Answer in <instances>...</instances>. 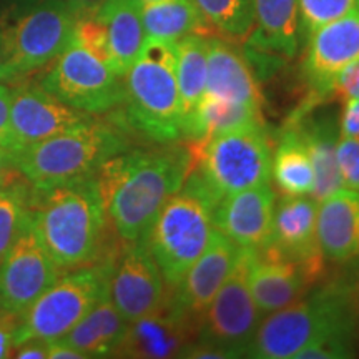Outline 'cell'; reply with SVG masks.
<instances>
[{
    "label": "cell",
    "instance_id": "cell-1",
    "mask_svg": "<svg viewBox=\"0 0 359 359\" xmlns=\"http://www.w3.org/2000/svg\"><path fill=\"white\" fill-rule=\"evenodd\" d=\"M193 170L190 145L125 150L97 172L109 223L123 243L147 240L160 210Z\"/></svg>",
    "mask_w": 359,
    "mask_h": 359
},
{
    "label": "cell",
    "instance_id": "cell-2",
    "mask_svg": "<svg viewBox=\"0 0 359 359\" xmlns=\"http://www.w3.org/2000/svg\"><path fill=\"white\" fill-rule=\"evenodd\" d=\"M32 226L60 269L105 262L109 217L97 175L50 190H34Z\"/></svg>",
    "mask_w": 359,
    "mask_h": 359
},
{
    "label": "cell",
    "instance_id": "cell-3",
    "mask_svg": "<svg viewBox=\"0 0 359 359\" xmlns=\"http://www.w3.org/2000/svg\"><path fill=\"white\" fill-rule=\"evenodd\" d=\"M356 311L349 291L325 286L290 306L266 314L246 348V358L294 359L308 344L325 339L354 343Z\"/></svg>",
    "mask_w": 359,
    "mask_h": 359
},
{
    "label": "cell",
    "instance_id": "cell-4",
    "mask_svg": "<svg viewBox=\"0 0 359 359\" xmlns=\"http://www.w3.org/2000/svg\"><path fill=\"white\" fill-rule=\"evenodd\" d=\"M125 122L156 143L183 138V110L177 82L175 43L145 40L123 75Z\"/></svg>",
    "mask_w": 359,
    "mask_h": 359
},
{
    "label": "cell",
    "instance_id": "cell-5",
    "mask_svg": "<svg viewBox=\"0 0 359 359\" xmlns=\"http://www.w3.org/2000/svg\"><path fill=\"white\" fill-rule=\"evenodd\" d=\"M116 127L92 118L17 151V170L34 190L43 191L97 175L111 156L127 150Z\"/></svg>",
    "mask_w": 359,
    "mask_h": 359
},
{
    "label": "cell",
    "instance_id": "cell-6",
    "mask_svg": "<svg viewBox=\"0 0 359 359\" xmlns=\"http://www.w3.org/2000/svg\"><path fill=\"white\" fill-rule=\"evenodd\" d=\"M218 200L203 178L191 170L183 187L160 210L147 245L168 290L175 288L208 245L215 230Z\"/></svg>",
    "mask_w": 359,
    "mask_h": 359
},
{
    "label": "cell",
    "instance_id": "cell-7",
    "mask_svg": "<svg viewBox=\"0 0 359 359\" xmlns=\"http://www.w3.org/2000/svg\"><path fill=\"white\" fill-rule=\"evenodd\" d=\"M85 8L79 0H35L0 22L12 77L52 64L74 39Z\"/></svg>",
    "mask_w": 359,
    "mask_h": 359
},
{
    "label": "cell",
    "instance_id": "cell-8",
    "mask_svg": "<svg viewBox=\"0 0 359 359\" xmlns=\"http://www.w3.org/2000/svg\"><path fill=\"white\" fill-rule=\"evenodd\" d=\"M193 170L218 201L246 188L268 183L273 150L263 123L238 128L205 142H190Z\"/></svg>",
    "mask_w": 359,
    "mask_h": 359
},
{
    "label": "cell",
    "instance_id": "cell-9",
    "mask_svg": "<svg viewBox=\"0 0 359 359\" xmlns=\"http://www.w3.org/2000/svg\"><path fill=\"white\" fill-rule=\"evenodd\" d=\"M111 259L72 268L22 313L17 344L27 339H62L90 309L109 294Z\"/></svg>",
    "mask_w": 359,
    "mask_h": 359
},
{
    "label": "cell",
    "instance_id": "cell-10",
    "mask_svg": "<svg viewBox=\"0 0 359 359\" xmlns=\"http://www.w3.org/2000/svg\"><path fill=\"white\" fill-rule=\"evenodd\" d=\"M251 253L253 250L241 251L231 273L196 323L195 341L223 349L230 358L245 356L264 318L248 286Z\"/></svg>",
    "mask_w": 359,
    "mask_h": 359
},
{
    "label": "cell",
    "instance_id": "cell-11",
    "mask_svg": "<svg viewBox=\"0 0 359 359\" xmlns=\"http://www.w3.org/2000/svg\"><path fill=\"white\" fill-rule=\"evenodd\" d=\"M42 87L67 105L92 115L114 110L123 100V79L75 42L53 60Z\"/></svg>",
    "mask_w": 359,
    "mask_h": 359
},
{
    "label": "cell",
    "instance_id": "cell-12",
    "mask_svg": "<svg viewBox=\"0 0 359 359\" xmlns=\"http://www.w3.org/2000/svg\"><path fill=\"white\" fill-rule=\"evenodd\" d=\"M111 259L109 296L128 323L167 308L168 291L147 240L125 243Z\"/></svg>",
    "mask_w": 359,
    "mask_h": 359
},
{
    "label": "cell",
    "instance_id": "cell-13",
    "mask_svg": "<svg viewBox=\"0 0 359 359\" xmlns=\"http://www.w3.org/2000/svg\"><path fill=\"white\" fill-rule=\"evenodd\" d=\"M60 271L40 243L30 219L0 262V308L22 314L50 288Z\"/></svg>",
    "mask_w": 359,
    "mask_h": 359
},
{
    "label": "cell",
    "instance_id": "cell-14",
    "mask_svg": "<svg viewBox=\"0 0 359 359\" xmlns=\"http://www.w3.org/2000/svg\"><path fill=\"white\" fill-rule=\"evenodd\" d=\"M243 248L215 228L200 258L188 268L175 288L170 290L167 308L195 326L213 296L231 273Z\"/></svg>",
    "mask_w": 359,
    "mask_h": 359
},
{
    "label": "cell",
    "instance_id": "cell-15",
    "mask_svg": "<svg viewBox=\"0 0 359 359\" xmlns=\"http://www.w3.org/2000/svg\"><path fill=\"white\" fill-rule=\"evenodd\" d=\"M359 60V2L343 17L320 27L306 40L303 75L316 97L333 92L334 80Z\"/></svg>",
    "mask_w": 359,
    "mask_h": 359
},
{
    "label": "cell",
    "instance_id": "cell-16",
    "mask_svg": "<svg viewBox=\"0 0 359 359\" xmlns=\"http://www.w3.org/2000/svg\"><path fill=\"white\" fill-rule=\"evenodd\" d=\"M95 118L92 114L67 105L42 85L12 92L8 145L15 154L22 148Z\"/></svg>",
    "mask_w": 359,
    "mask_h": 359
},
{
    "label": "cell",
    "instance_id": "cell-17",
    "mask_svg": "<svg viewBox=\"0 0 359 359\" xmlns=\"http://www.w3.org/2000/svg\"><path fill=\"white\" fill-rule=\"evenodd\" d=\"M276 195L271 185L246 188L223 196L215 208V228L243 250L266 248L273 235Z\"/></svg>",
    "mask_w": 359,
    "mask_h": 359
},
{
    "label": "cell",
    "instance_id": "cell-18",
    "mask_svg": "<svg viewBox=\"0 0 359 359\" xmlns=\"http://www.w3.org/2000/svg\"><path fill=\"white\" fill-rule=\"evenodd\" d=\"M321 273V269L283 258L269 250L253 251L248 286L259 311L266 316L303 298Z\"/></svg>",
    "mask_w": 359,
    "mask_h": 359
},
{
    "label": "cell",
    "instance_id": "cell-19",
    "mask_svg": "<svg viewBox=\"0 0 359 359\" xmlns=\"http://www.w3.org/2000/svg\"><path fill=\"white\" fill-rule=\"evenodd\" d=\"M316 213L318 201L311 195L283 196L275 206L271 241L263 250L323 271L325 258L316 240Z\"/></svg>",
    "mask_w": 359,
    "mask_h": 359
},
{
    "label": "cell",
    "instance_id": "cell-20",
    "mask_svg": "<svg viewBox=\"0 0 359 359\" xmlns=\"http://www.w3.org/2000/svg\"><path fill=\"white\" fill-rule=\"evenodd\" d=\"M196 330L190 321L168 308L128 323L127 333L115 356L163 359L180 358L195 341Z\"/></svg>",
    "mask_w": 359,
    "mask_h": 359
},
{
    "label": "cell",
    "instance_id": "cell-21",
    "mask_svg": "<svg viewBox=\"0 0 359 359\" xmlns=\"http://www.w3.org/2000/svg\"><path fill=\"white\" fill-rule=\"evenodd\" d=\"M316 240L327 262L348 263L359 257V193L341 188L318 201Z\"/></svg>",
    "mask_w": 359,
    "mask_h": 359
},
{
    "label": "cell",
    "instance_id": "cell-22",
    "mask_svg": "<svg viewBox=\"0 0 359 359\" xmlns=\"http://www.w3.org/2000/svg\"><path fill=\"white\" fill-rule=\"evenodd\" d=\"M205 93L243 103L262 111L263 97L248 60L223 39H208V75Z\"/></svg>",
    "mask_w": 359,
    "mask_h": 359
},
{
    "label": "cell",
    "instance_id": "cell-23",
    "mask_svg": "<svg viewBox=\"0 0 359 359\" xmlns=\"http://www.w3.org/2000/svg\"><path fill=\"white\" fill-rule=\"evenodd\" d=\"M291 125L302 135L309 156H311L314 170L313 198L321 201L344 188L339 175L338 160H336L339 128L333 116L311 115L304 118V115H296Z\"/></svg>",
    "mask_w": 359,
    "mask_h": 359
},
{
    "label": "cell",
    "instance_id": "cell-24",
    "mask_svg": "<svg viewBox=\"0 0 359 359\" xmlns=\"http://www.w3.org/2000/svg\"><path fill=\"white\" fill-rule=\"evenodd\" d=\"M255 24L248 45L266 55L291 58L298 52V0H253Z\"/></svg>",
    "mask_w": 359,
    "mask_h": 359
},
{
    "label": "cell",
    "instance_id": "cell-25",
    "mask_svg": "<svg viewBox=\"0 0 359 359\" xmlns=\"http://www.w3.org/2000/svg\"><path fill=\"white\" fill-rule=\"evenodd\" d=\"M97 15L105 24L115 74L123 79L147 40L142 6L137 0H103L97 6Z\"/></svg>",
    "mask_w": 359,
    "mask_h": 359
},
{
    "label": "cell",
    "instance_id": "cell-26",
    "mask_svg": "<svg viewBox=\"0 0 359 359\" xmlns=\"http://www.w3.org/2000/svg\"><path fill=\"white\" fill-rule=\"evenodd\" d=\"M127 327L128 321L107 294L62 339L87 358H109L115 356Z\"/></svg>",
    "mask_w": 359,
    "mask_h": 359
},
{
    "label": "cell",
    "instance_id": "cell-27",
    "mask_svg": "<svg viewBox=\"0 0 359 359\" xmlns=\"http://www.w3.org/2000/svg\"><path fill=\"white\" fill-rule=\"evenodd\" d=\"M257 123H263L259 110L203 93L198 105L183 123V137L190 142H205L218 135Z\"/></svg>",
    "mask_w": 359,
    "mask_h": 359
},
{
    "label": "cell",
    "instance_id": "cell-28",
    "mask_svg": "<svg viewBox=\"0 0 359 359\" xmlns=\"http://www.w3.org/2000/svg\"><path fill=\"white\" fill-rule=\"evenodd\" d=\"M271 177L286 196L311 195L314 170L302 135L293 125L285 128L271 160Z\"/></svg>",
    "mask_w": 359,
    "mask_h": 359
},
{
    "label": "cell",
    "instance_id": "cell-29",
    "mask_svg": "<svg viewBox=\"0 0 359 359\" xmlns=\"http://www.w3.org/2000/svg\"><path fill=\"white\" fill-rule=\"evenodd\" d=\"M142 22L148 40L177 43L188 34L210 29L193 0H165L142 6Z\"/></svg>",
    "mask_w": 359,
    "mask_h": 359
},
{
    "label": "cell",
    "instance_id": "cell-30",
    "mask_svg": "<svg viewBox=\"0 0 359 359\" xmlns=\"http://www.w3.org/2000/svg\"><path fill=\"white\" fill-rule=\"evenodd\" d=\"M177 82L182 100L183 123L198 105L206 88L208 75V39L201 34H188L175 43Z\"/></svg>",
    "mask_w": 359,
    "mask_h": 359
},
{
    "label": "cell",
    "instance_id": "cell-31",
    "mask_svg": "<svg viewBox=\"0 0 359 359\" xmlns=\"http://www.w3.org/2000/svg\"><path fill=\"white\" fill-rule=\"evenodd\" d=\"M208 27L224 37L243 40L255 24L253 0H193Z\"/></svg>",
    "mask_w": 359,
    "mask_h": 359
},
{
    "label": "cell",
    "instance_id": "cell-32",
    "mask_svg": "<svg viewBox=\"0 0 359 359\" xmlns=\"http://www.w3.org/2000/svg\"><path fill=\"white\" fill-rule=\"evenodd\" d=\"M25 188L11 183L0 187V262L32 219Z\"/></svg>",
    "mask_w": 359,
    "mask_h": 359
},
{
    "label": "cell",
    "instance_id": "cell-33",
    "mask_svg": "<svg viewBox=\"0 0 359 359\" xmlns=\"http://www.w3.org/2000/svg\"><path fill=\"white\" fill-rule=\"evenodd\" d=\"M359 0H298V30L304 42L313 32L353 11Z\"/></svg>",
    "mask_w": 359,
    "mask_h": 359
},
{
    "label": "cell",
    "instance_id": "cell-34",
    "mask_svg": "<svg viewBox=\"0 0 359 359\" xmlns=\"http://www.w3.org/2000/svg\"><path fill=\"white\" fill-rule=\"evenodd\" d=\"M72 42L79 43L80 47H83L85 50H88L90 53H93L97 58H100L103 64H107L111 70H114L109 35H107L105 24H103L100 17L97 15V7L85 8L82 12L77 24H75L74 39H72Z\"/></svg>",
    "mask_w": 359,
    "mask_h": 359
},
{
    "label": "cell",
    "instance_id": "cell-35",
    "mask_svg": "<svg viewBox=\"0 0 359 359\" xmlns=\"http://www.w3.org/2000/svg\"><path fill=\"white\" fill-rule=\"evenodd\" d=\"M336 160L343 187L359 193V138L339 135L336 145Z\"/></svg>",
    "mask_w": 359,
    "mask_h": 359
},
{
    "label": "cell",
    "instance_id": "cell-36",
    "mask_svg": "<svg viewBox=\"0 0 359 359\" xmlns=\"http://www.w3.org/2000/svg\"><path fill=\"white\" fill-rule=\"evenodd\" d=\"M22 314L0 308V359L11 358L20 330Z\"/></svg>",
    "mask_w": 359,
    "mask_h": 359
},
{
    "label": "cell",
    "instance_id": "cell-37",
    "mask_svg": "<svg viewBox=\"0 0 359 359\" xmlns=\"http://www.w3.org/2000/svg\"><path fill=\"white\" fill-rule=\"evenodd\" d=\"M339 135L359 138V98L344 100V109L339 118Z\"/></svg>",
    "mask_w": 359,
    "mask_h": 359
},
{
    "label": "cell",
    "instance_id": "cell-38",
    "mask_svg": "<svg viewBox=\"0 0 359 359\" xmlns=\"http://www.w3.org/2000/svg\"><path fill=\"white\" fill-rule=\"evenodd\" d=\"M17 170V154L7 142L0 140V187H7L13 183L12 180Z\"/></svg>",
    "mask_w": 359,
    "mask_h": 359
},
{
    "label": "cell",
    "instance_id": "cell-39",
    "mask_svg": "<svg viewBox=\"0 0 359 359\" xmlns=\"http://www.w3.org/2000/svg\"><path fill=\"white\" fill-rule=\"evenodd\" d=\"M11 358L15 359H48V343L40 339H27L13 348Z\"/></svg>",
    "mask_w": 359,
    "mask_h": 359
},
{
    "label": "cell",
    "instance_id": "cell-40",
    "mask_svg": "<svg viewBox=\"0 0 359 359\" xmlns=\"http://www.w3.org/2000/svg\"><path fill=\"white\" fill-rule=\"evenodd\" d=\"M12 90L0 83V140L8 143V125H11Z\"/></svg>",
    "mask_w": 359,
    "mask_h": 359
},
{
    "label": "cell",
    "instance_id": "cell-41",
    "mask_svg": "<svg viewBox=\"0 0 359 359\" xmlns=\"http://www.w3.org/2000/svg\"><path fill=\"white\" fill-rule=\"evenodd\" d=\"M48 359H87V356L67 341L57 339L48 343Z\"/></svg>",
    "mask_w": 359,
    "mask_h": 359
},
{
    "label": "cell",
    "instance_id": "cell-42",
    "mask_svg": "<svg viewBox=\"0 0 359 359\" xmlns=\"http://www.w3.org/2000/svg\"><path fill=\"white\" fill-rule=\"evenodd\" d=\"M6 79H12L11 70H8L7 64V53H6V43H4L2 29H0V82Z\"/></svg>",
    "mask_w": 359,
    "mask_h": 359
},
{
    "label": "cell",
    "instance_id": "cell-43",
    "mask_svg": "<svg viewBox=\"0 0 359 359\" xmlns=\"http://www.w3.org/2000/svg\"><path fill=\"white\" fill-rule=\"evenodd\" d=\"M79 2L83 4L85 7H97V6H100L103 0H79Z\"/></svg>",
    "mask_w": 359,
    "mask_h": 359
},
{
    "label": "cell",
    "instance_id": "cell-44",
    "mask_svg": "<svg viewBox=\"0 0 359 359\" xmlns=\"http://www.w3.org/2000/svg\"><path fill=\"white\" fill-rule=\"evenodd\" d=\"M140 6H148V4H156V2H165V0H137Z\"/></svg>",
    "mask_w": 359,
    "mask_h": 359
}]
</instances>
